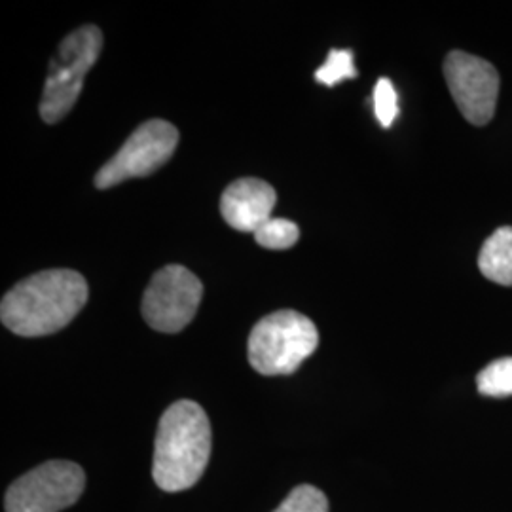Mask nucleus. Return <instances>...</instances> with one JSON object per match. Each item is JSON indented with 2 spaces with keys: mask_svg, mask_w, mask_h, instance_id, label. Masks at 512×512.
<instances>
[{
  "mask_svg": "<svg viewBox=\"0 0 512 512\" xmlns=\"http://www.w3.org/2000/svg\"><path fill=\"white\" fill-rule=\"evenodd\" d=\"M88 283L74 270L31 275L4 294L2 325L18 336L37 338L65 329L88 302Z\"/></svg>",
  "mask_w": 512,
  "mask_h": 512,
  "instance_id": "1",
  "label": "nucleus"
},
{
  "mask_svg": "<svg viewBox=\"0 0 512 512\" xmlns=\"http://www.w3.org/2000/svg\"><path fill=\"white\" fill-rule=\"evenodd\" d=\"M211 423L194 401L171 404L160 418L154 444L152 476L160 490L177 494L192 488L209 463Z\"/></svg>",
  "mask_w": 512,
  "mask_h": 512,
  "instance_id": "2",
  "label": "nucleus"
},
{
  "mask_svg": "<svg viewBox=\"0 0 512 512\" xmlns=\"http://www.w3.org/2000/svg\"><path fill=\"white\" fill-rule=\"evenodd\" d=\"M319 346V332L306 315L279 310L262 317L249 334V363L262 376H285L298 370Z\"/></svg>",
  "mask_w": 512,
  "mask_h": 512,
  "instance_id": "3",
  "label": "nucleus"
},
{
  "mask_svg": "<svg viewBox=\"0 0 512 512\" xmlns=\"http://www.w3.org/2000/svg\"><path fill=\"white\" fill-rule=\"evenodd\" d=\"M103 48V33L95 25L73 31L57 48L40 101V116L57 124L73 110L84 86V76L95 65Z\"/></svg>",
  "mask_w": 512,
  "mask_h": 512,
  "instance_id": "4",
  "label": "nucleus"
},
{
  "mask_svg": "<svg viewBox=\"0 0 512 512\" xmlns=\"http://www.w3.org/2000/svg\"><path fill=\"white\" fill-rule=\"evenodd\" d=\"M86 488V475L73 461H46L19 476L8 488L6 512H61L74 505Z\"/></svg>",
  "mask_w": 512,
  "mask_h": 512,
  "instance_id": "5",
  "label": "nucleus"
},
{
  "mask_svg": "<svg viewBox=\"0 0 512 512\" xmlns=\"http://www.w3.org/2000/svg\"><path fill=\"white\" fill-rule=\"evenodd\" d=\"M179 145V129L165 120H148L129 135L122 148L95 175V186L107 190L129 179L148 177L169 162Z\"/></svg>",
  "mask_w": 512,
  "mask_h": 512,
  "instance_id": "6",
  "label": "nucleus"
},
{
  "mask_svg": "<svg viewBox=\"0 0 512 512\" xmlns=\"http://www.w3.org/2000/svg\"><path fill=\"white\" fill-rule=\"evenodd\" d=\"M198 275L181 264H169L152 275L143 294V317L158 332L175 334L190 325L202 302Z\"/></svg>",
  "mask_w": 512,
  "mask_h": 512,
  "instance_id": "7",
  "label": "nucleus"
},
{
  "mask_svg": "<svg viewBox=\"0 0 512 512\" xmlns=\"http://www.w3.org/2000/svg\"><path fill=\"white\" fill-rule=\"evenodd\" d=\"M444 76L463 118L486 126L494 118L499 74L486 59L465 52H452L444 61Z\"/></svg>",
  "mask_w": 512,
  "mask_h": 512,
  "instance_id": "8",
  "label": "nucleus"
},
{
  "mask_svg": "<svg viewBox=\"0 0 512 512\" xmlns=\"http://www.w3.org/2000/svg\"><path fill=\"white\" fill-rule=\"evenodd\" d=\"M277 194L274 186L260 179H238L230 184L220 198V213L234 230L255 234L272 219Z\"/></svg>",
  "mask_w": 512,
  "mask_h": 512,
  "instance_id": "9",
  "label": "nucleus"
},
{
  "mask_svg": "<svg viewBox=\"0 0 512 512\" xmlns=\"http://www.w3.org/2000/svg\"><path fill=\"white\" fill-rule=\"evenodd\" d=\"M478 268L486 279L512 287V226L495 230L484 241L478 255Z\"/></svg>",
  "mask_w": 512,
  "mask_h": 512,
  "instance_id": "10",
  "label": "nucleus"
},
{
  "mask_svg": "<svg viewBox=\"0 0 512 512\" xmlns=\"http://www.w3.org/2000/svg\"><path fill=\"white\" fill-rule=\"evenodd\" d=\"M478 393L486 397H512V357L497 359L476 376Z\"/></svg>",
  "mask_w": 512,
  "mask_h": 512,
  "instance_id": "11",
  "label": "nucleus"
},
{
  "mask_svg": "<svg viewBox=\"0 0 512 512\" xmlns=\"http://www.w3.org/2000/svg\"><path fill=\"white\" fill-rule=\"evenodd\" d=\"M300 238V228L289 219H272L264 222L255 232L256 243L264 249L283 251L293 247Z\"/></svg>",
  "mask_w": 512,
  "mask_h": 512,
  "instance_id": "12",
  "label": "nucleus"
},
{
  "mask_svg": "<svg viewBox=\"0 0 512 512\" xmlns=\"http://www.w3.org/2000/svg\"><path fill=\"white\" fill-rule=\"evenodd\" d=\"M274 512H329V499L311 484L296 486Z\"/></svg>",
  "mask_w": 512,
  "mask_h": 512,
  "instance_id": "13",
  "label": "nucleus"
},
{
  "mask_svg": "<svg viewBox=\"0 0 512 512\" xmlns=\"http://www.w3.org/2000/svg\"><path fill=\"white\" fill-rule=\"evenodd\" d=\"M355 76H357V69L353 63V54L349 50H330L327 61L317 69L315 80L325 86H334L340 80L355 78Z\"/></svg>",
  "mask_w": 512,
  "mask_h": 512,
  "instance_id": "14",
  "label": "nucleus"
},
{
  "mask_svg": "<svg viewBox=\"0 0 512 512\" xmlns=\"http://www.w3.org/2000/svg\"><path fill=\"white\" fill-rule=\"evenodd\" d=\"M374 114L384 128H391L399 114V97L389 78H380L374 88Z\"/></svg>",
  "mask_w": 512,
  "mask_h": 512,
  "instance_id": "15",
  "label": "nucleus"
}]
</instances>
